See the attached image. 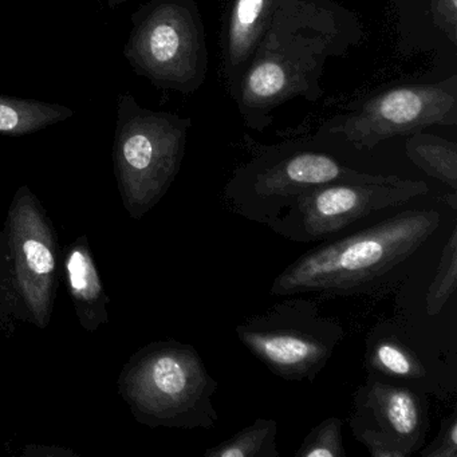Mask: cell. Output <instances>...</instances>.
Listing matches in <instances>:
<instances>
[{
    "label": "cell",
    "instance_id": "cell-21",
    "mask_svg": "<svg viewBox=\"0 0 457 457\" xmlns=\"http://www.w3.org/2000/svg\"><path fill=\"white\" fill-rule=\"evenodd\" d=\"M430 12L436 26L446 34L452 44L457 42V0H430Z\"/></svg>",
    "mask_w": 457,
    "mask_h": 457
},
{
    "label": "cell",
    "instance_id": "cell-2",
    "mask_svg": "<svg viewBox=\"0 0 457 457\" xmlns=\"http://www.w3.org/2000/svg\"><path fill=\"white\" fill-rule=\"evenodd\" d=\"M191 120L138 105L122 93L117 100L113 157L129 212L141 216L160 202L180 170Z\"/></svg>",
    "mask_w": 457,
    "mask_h": 457
},
{
    "label": "cell",
    "instance_id": "cell-12",
    "mask_svg": "<svg viewBox=\"0 0 457 457\" xmlns=\"http://www.w3.org/2000/svg\"><path fill=\"white\" fill-rule=\"evenodd\" d=\"M280 0H235L227 30L226 65H245L274 25Z\"/></svg>",
    "mask_w": 457,
    "mask_h": 457
},
{
    "label": "cell",
    "instance_id": "cell-15",
    "mask_svg": "<svg viewBox=\"0 0 457 457\" xmlns=\"http://www.w3.org/2000/svg\"><path fill=\"white\" fill-rule=\"evenodd\" d=\"M405 154L428 176L457 189V144L425 133H411Z\"/></svg>",
    "mask_w": 457,
    "mask_h": 457
},
{
    "label": "cell",
    "instance_id": "cell-22",
    "mask_svg": "<svg viewBox=\"0 0 457 457\" xmlns=\"http://www.w3.org/2000/svg\"><path fill=\"white\" fill-rule=\"evenodd\" d=\"M103 2H105L111 9H116V7L127 4L128 0H103Z\"/></svg>",
    "mask_w": 457,
    "mask_h": 457
},
{
    "label": "cell",
    "instance_id": "cell-20",
    "mask_svg": "<svg viewBox=\"0 0 457 457\" xmlns=\"http://www.w3.org/2000/svg\"><path fill=\"white\" fill-rule=\"evenodd\" d=\"M421 457H457V413L441 421L437 437L420 451Z\"/></svg>",
    "mask_w": 457,
    "mask_h": 457
},
{
    "label": "cell",
    "instance_id": "cell-11",
    "mask_svg": "<svg viewBox=\"0 0 457 457\" xmlns=\"http://www.w3.org/2000/svg\"><path fill=\"white\" fill-rule=\"evenodd\" d=\"M314 53H277L258 55L250 66L242 85V101L245 108H264L285 100L303 87L306 71Z\"/></svg>",
    "mask_w": 457,
    "mask_h": 457
},
{
    "label": "cell",
    "instance_id": "cell-13",
    "mask_svg": "<svg viewBox=\"0 0 457 457\" xmlns=\"http://www.w3.org/2000/svg\"><path fill=\"white\" fill-rule=\"evenodd\" d=\"M66 271L71 295L85 328H90L101 322H106V298L95 262L87 245H76L71 248L66 261Z\"/></svg>",
    "mask_w": 457,
    "mask_h": 457
},
{
    "label": "cell",
    "instance_id": "cell-14",
    "mask_svg": "<svg viewBox=\"0 0 457 457\" xmlns=\"http://www.w3.org/2000/svg\"><path fill=\"white\" fill-rule=\"evenodd\" d=\"M74 114L73 109L60 104L0 95V135H31L66 121Z\"/></svg>",
    "mask_w": 457,
    "mask_h": 457
},
{
    "label": "cell",
    "instance_id": "cell-7",
    "mask_svg": "<svg viewBox=\"0 0 457 457\" xmlns=\"http://www.w3.org/2000/svg\"><path fill=\"white\" fill-rule=\"evenodd\" d=\"M320 152H294L259 159L237 170L224 188V207L235 215L269 226L286 208L307 192L341 181L368 180Z\"/></svg>",
    "mask_w": 457,
    "mask_h": 457
},
{
    "label": "cell",
    "instance_id": "cell-19",
    "mask_svg": "<svg viewBox=\"0 0 457 457\" xmlns=\"http://www.w3.org/2000/svg\"><path fill=\"white\" fill-rule=\"evenodd\" d=\"M295 457H346L341 420L328 417L315 425L296 449Z\"/></svg>",
    "mask_w": 457,
    "mask_h": 457
},
{
    "label": "cell",
    "instance_id": "cell-1",
    "mask_svg": "<svg viewBox=\"0 0 457 457\" xmlns=\"http://www.w3.org/2000/svg\"><path fill=\"white\" fill-rule=\"evenodd\" d=\"M440 223L437 210H406L357 234L312 248L275 278L270 295L360 293L413 258Z\"/></svg>",
    "mask_w": 457,
    "mask_h": 457
},
{
    "label": "cell",
    "instance_id": "cell-16",
    "mask_svg": "<svg viewBox=\"0 0 457 457\" xmlns=\"http://www.w3.org/2000/svg\"><path fill=\"white\" fill-rule=\"evenodd\" d=\"M369 373L398 379H419L427 373L421 361L400 339L381 337L368 342Z\"/></svg>",
    "mask_w": 457,
    "mask_h": 457
},
{
    "label": "cell",
    "instance_id": "cell-4",
    "mask_svg": "<svg viewBox=\"0 0 457 457\" xmlns=\"http://www.w3.org/2000/svg\"><path fill=\"white\" fill-rule=\"evenodd\" d=\"M124 57L159 89L191 93L207 71L204 31L194 0H148L133 12Z\"/></svg>",
    "mask_w": 457,
    "mask_h": 457
},
{
    "label": "cell",
    "instance_id": "cell-6",
    "mask_svg": "<svg viewBox=\"0 0 457 457\" xmlns=\"http://www.w3.org/2000/svg\"><path fill=\"white\" fill-rule=\"evenodd\" d=\"M428 192L424 181L397 176L325 184L296 199L269 227L290 242H323L373 213L401 207Z\"/></svg>",
    "mask_w": 457,
    "mask_h": 457
},
{
    "label": "cell",
    "instance_id": "cell-17",
    "mask_svg": "<svg viewBox=\"0 0 457 457\" xmlns=\"http://www.w3.org/2000/svg\"><path fill=\"white\" fill-rule=\"evenodd\" d=\"M275 420L258 419L227 438L205 449V457H279Z\"/></svg>",
    "mask_w": 457,
    "mask_h": 457
},
{
    "label": "cell",
    "instance_id": "cell-5",
    "mask_svg": "<svg viewBox=\"0 0 457 457\" xmlns=\"http://www.w3.org/2000/svg\"><path fill=\"white\" fill-rule=\"evenodd\" d=\"M237 326V338L286 381L314 382L345 337L338 320L320 314L312 299L285 296Z\"/></svg>",
    "mask_w": 457,
    "mask_h": 457
},
{
    "label": "cell",
    "instance_id": "cell-3",
    "mask_svg": "<svg viewBox=\"0 0 457 457\" xmlns=\"http://www.w3.org/2000/svg\"><path fill=\"white\" fill-rule=\"evenodd\" d=\"M127 395L149 424L213 429L219 420L213 395L219 384L191 345H152L130 368Z\"/></svg>",
    "mask_w": 457,
    "mask_h": 457
},
{
    "label": "cell",
    "instance_id": "cell-8",
    "mask_svg": "<svg viewBox=\"0 0 457 457\" xmlns=\"http://www.w3.org/2000/svg\"><path fill=\"white\" fill-rule=\"evenodd\" d=\"M456 122L457 87L453 77L441 84L386 90L345 117L330 133L341 135L357 151H371L387 138Z\"/></svg>",
    "mask_w": 457,
    "mask_h": 457
},
{
    "label": "cell",
    "instance_id": "cell-9",
    "mask_svg": "<svg viewBox=\"0 0 457 457\" xmlns=\"http://www.w3.org/2000/svg\"><path fill=\"white\" fill-rule=\"evenodd\" d=\"M349 425L371 457H409L425 445L429 416L413 390L369 373L353 397Z\"/></svg>",
    "mask_w": 457,
    "mask_h": 457
},
{
    "label": "cell",
    "instance_id": "cell-18",
    "mask_svg": "<svg viewBox=\"0 0 457 457\" xmlns=\"http://www.w3.org/2000/svg\"><path fill=\"white\" fill-rule=\"evenodd\" d=\"M457 287V227H453L441 250L435 277L425 294V309L429 317L440 314Z\"/></svg>",
    "mask_w": 457,
    "mask_h": 457
},
{
    "label": "cell",
    "instance_id": "cell-10",
    "mask_svg": "<svg viewBox=\"0 0 457 457\" xmlns=\"http://www.w3.org/2000/svg\"><path fill=\"white\" fill-rule=\"evenodd\" d=\"M15 288L41 328L49 322L55 291V243L36 197L20 189L10 212Z\"/></svg>",
    "mask_w": 457,
    "mask_h": 457
}]
</instances>
